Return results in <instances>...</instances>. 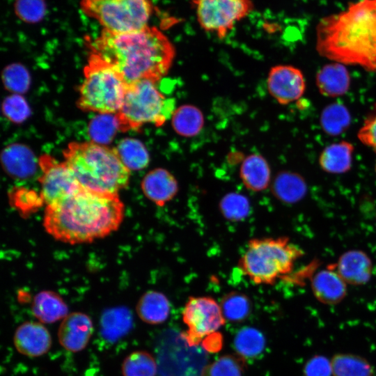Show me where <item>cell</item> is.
I'll return each mask as SVG.
<instances>
[{
	"mask_svg": "<svg viewBox=\"0 0 376 376\" xmlns=\"http://www.w3.org/2000/svg\"><path fill=\"white\" fill-rule=\"evenodd\" d=\"M86 43L90 53L111 65L127 85L143 79L156 83L168 72L175 56L173 44L155 26L127 33L103 29L96 38H86Z\"/></svg>",
	"mask_w": 376,
	"mask_h": 376,
	"instance_id": "6da1fadb",
	"label": "cell"
},
{
	"mask_svg": "<svg viewBox=\"0 0 376 376\" xmlns=\"http://www.w3.org/2000/svg\"><path fill=\"white\" fill-rule=\"evenodd\" d=\"M124 211L118 194L100 193L80 187L46 206L44 227L49 235L63 242H91L116 230Z\"/></svg>",
	"mask_w": 376,
	"mask_h": 376,
	"instance_id": "7a4b0ae2",
	"label": "cell"
},
{
	"mask_svg": "<svg viewBox=\"0 0 376 376\" xmlns=\"http://www.w3.org/2000/svg\"><path fill=\"white\" fill-rule=\"evenodd\" d=\"M316 49L334 62L376 71V0H360L321 19L316 29Z\"/></svg>",
	"mask_w": 376,
	"mask_h": 376,
	"instance_id": "3957f363",
	"label": "cell"
},
{
	"mask_svg": "<svg viewBox=\"0 0 376 376\" xmlns=\"http://www.w3.org/2000/svg\"><path fill=\"white\" fill-rule=\"evenodd\" d=\"M65 162L81 187L96 192L118 194L130 180V170L116 148L95 142H72L63 151Z\"/></svg>",
	"mask_w": 376,
	"mask_h": 376,
	"instance_id": "277c9868",
	"label": "cell"
},
{
	"mask_svg": "<svg viewBox=\"0 0 376 376\" xmlns=\"http://www.w3.org/2000/svg\"><path fill=\"white\" fill-rule=\"evenodd\" d=\"M303 251L285 237L253 238L249 241L237 266L257 285H273L288 275Z\"/></svg>",
	"mask_w": 376,
	"mask_h": 376,
	"instance_id": "5b68a950",
	"label": "cell"
},
{
	"mask_svg": "<svg viewBox=\"0 0 376 376\" xmlns=\"http://www.w3.org/2000/svg\"><path fill=\"white\" fill-rule=\"evenodd\" d=\"M155 84L143 79L127 85L121 107L115 114L118 130H137L146 123L161 126L173 116L175 100L166 97Z\"/></svg>",
	"mask_w": 376,
	"mask_h": 376,
	"instance_id": "8992f818",
	"label": "cell"
},
{
	"mask_svg": "<svg viewBox=\"0 0 376 376\" xmlns=\"http://www.w3.org/2000/svg\"><path fill=\"white\" fill-rule=\"evenodd\" d=\"M78 107L84 111L116 114L120 109L127 84L109 63L90 53L84 68Z\"/></svg>",
	"mask_w": 376,
	"mask_h": 376,
	"instance_id": "52a82bcc",
	"label": "cell"
},
{
	"mask_svg": "<svg viewBox=\"0 0 376 376\" xmlns=\"http://www.w3.org/2000/svg\"><path fill=\"white\" fill-rule=\"evenodd\" d=\"M80 7L104 30L111 33L132 32L147 27L153 10L150 0H81Z\"/></svg>",
	"mask_w": 376,
	"mask_h": 376,
	"instance_id": "ba28073f",
	"label": "cell"
},
{
	"mask_svg": "<svg viewBox=\"0 0 376 376\" xmlns=\"http://www.w3.org/2000/svg\"><path fill=\"white\" fill-rule=\"evenodd\" d=\"M191 3L201 27L221 39L253 9L251 0H191Z\"/></svg>",
	"mask_w": 376,
	"mask_h": 376,
	"instance_id": "9c48e42d",
	"label": "cell"
},
{
	"mask_svg": "<svg viewBox=\"0 0 376 376\" xmlns=\"http://www.w3.org/2000/svg\"><path fill=\"white\" fill-rule=\"evenodd\" d=\"M187 329L185 338L189 346H196L207 336L217 331L226 323L221 307L208 296L190 297L182 312Z\"/></svg>",
	"mask_w": 376,
	"mask_h": 376,
	"instance_id": "30bf717a",
	"label": "cell"
},
{
	"mask_svg": "<svg viewBox=\"0 0 376 376\" xmlns=\"http://www.w3.org/2000/svg\"><path fill=\"white\" fill-rule=\"evenodd\" d=\"M41 176L40 196L46 205L56 203L77 190L81 185L65 162H60L49 155L39 159Z\"/></svg>",
	"mask_w": 376,
	"mask_h": 376,
	"instance_id": "8fae6325",
	"label": "cell"
},
{
	"mask_svg": "<svg viewBox=\"0 0 376 376\" xmlns=\"http://www.w3.org/2000/svg\"><path fill=\"white\" fill-rule=\"evenodd\" d=\"M271 95L281 104H288L299 99L305 91L304 75L289 65H278L271 68L267 77Z\"/></svg>",
	"mask_w": 376,
	"mask_h": 376,
	"instance_id": "7c38bea8",
	"label": "cell"
},
{
	"mask_svg": "<svg viewBox=\"0 0 376 376\" xmlns=\"http://www.w3.org/2000/svg\"><path fill=\"white\" fill-rule=\"evenodd\" d=\"M93 331L90 317L81 312H75L63 319L58 330V339L66 350L78 352L86 347Z\"/></svg>",
	"mask_w": 376,
	"mask_h": 376,
	"instance_id": "4fadbf2b",
	"label": "cell"
},
{
	"mask_svg": "<svg viewBox=\"0 0 376 376\" xmlns=\"http://www.w3.org/2000/svg\"><path fill=\"white\" fill-rule=\"evenodd\" d=\"M13 343L20 354L29 357H38L49 351L52 345V337L42 323L25 322L16 329Z\"/></svg>",
	"mask_w": 376,
	"mask_h": 376,
	"instance_id": "5bb4252c",
	"label": "cell"
},
{
	"mask_svg": "<svg viewBox=\"0 0 376 376\" xmlns=\"http://www.w3.org/2000/svg\"><path fill=\"white\" fill-rule=\"evenodd\" d=\"M178 188L174 175L162 168L148 172L141 182V189L146 197L160 207L174 198Z\"/></svg>",
	"mask_w": 376,
	"mask_h": 376,
	"instance_id": "9a60e30c",
	"label": "cell"
},
{
	"mask_svg": "<svg viewBox=\"0 0 376 376\" xmlns=\"http://www.w3.org/2000/svg\"><path fill=\"white\" fill-rule=\"evenodd\" d=\"M315 81L318 91L322 95L336 97L347 92L351 79L344 64L333 62L324 65L318 70Z\"/></svg>",
	"mask_w": 376,
	"mask_h": 376,
	"instance_id": "2e32d148",
	"label": "cell"
},
{
	"mask_svg": "<svg viewBox=\"0 0 376 376\" xmlns=\"http://www.w3.org/2000/svg\"><path fill=\"white\" fill-rule=\"evenodd\" d=\"M240 177L248 189L262 191L266 189L270 183V168L262 155L251 154L242 163Z\"/></svg>",
	"mask_w": 376,
	"mask_h": 376,
	"instance_id": "e0dca14e",
	"label": "cell"
},
{
	"mask_svg": "<svg viewBox=\"0 0 376 376\" xmlns=\"http://www.w3.org/2000/svg\"><path fill=\"white\" fill-rule=\"evenodd\" d=\"M312 289L316 298L327 304L338 303L346 293L345 281L337 272L331 269L318 273L313 280Z\"/></svg>",
	"mask_w": 376,
	"mask_h": 376,
	"instance_id": "ac0fdd59",
	"label": "cell"
},
{
	"mask_svg": "<svg viewBox=\"0 0 376 376\" xmlns=\"http://www.w3.org/2000/svg\"><path fill=\"white\" fill-rule=\"evenodd\" d=\"M171 304L165 295L150 290L144 293L136 305V313L140 319L149 324H159L169 318Z\"/></svg>",
	"mask_w": 376,
	"mask_h": 376,
	"instance_id": "d6986e66",
	"label": "cell"
},
{
	"mask_svg": "<svg viewBox=\"0 0 376 376\" xmlns=\"http://www.w3.org/2000/svg\"><path fill=\"white\" fill-rule=\"evenodd\" d=\"M31 310L41 323H53L68 315V308L63 299L52 291H42L33 298Z\"/></svg>",
	"mask_w": 376,
	"mask_h": 376,
	"instance_id": "ffe728a7",
	"label": "cell"
},
{
	"mask_svg": "<svg viewBox=\"0 0 376 376\" xmlns=\"http://www.w3.org/2000/svg\"><path fill=\"white\" fill-rule=\"evenodd\" d=\"M130 311L124 307L105 311L100 318V331L107 340L115 342L125 336L132 327Z\"/></svg>",
	"mask_w": 376,
	"mask_h": 376,
	"instance_id": "44dd1931",
	"label": "cell"
},
{
	"mask_svg": "<svg viewBox=\"0 0 376 376\" xmlns=\"http://www.w3.org/2000/svg\"><path fill=\"white\" fill-rule=\"evenodd\" d=\"M354 146L346 141H341L327 146L319 157L322 170L331 173H343L352 166Z\"/></svg>",
	"mask_w": 376,
	"mask_h": 376,
	"instance_id": "7402d4cb",
	"label": "cell"
},
{
	"mask_svg": "<svg viewBox=\"0 0 376 376\" xmlns=\"http://www.w3.org/2000/svg\"><path fill=\"white\" fill-rule=\"evenodd\" d=\"M337 269L336 272L345 283H361L368 280L370 263L364 253L352 251L340 258Z\"/></svg>",
	"mask_w": 376,
	"mask_h": 376,
	"instance_id": "603a6c76",
	"label": "cell"
},
{
	"mask_svg": "<svg viewBox=\"0 0 376 376\" xmlns=\"http://www.w3.org/2000/svg\"><path fill=\"white\" fill-rule=\"evenodd\" d=\"M6 171L12 176L25 178L32 175L36 171V162L33 154L22 146L8 148L2 156Z\"/></svg>",
	"mask_w": 376,
	"mask_h": 376,
	"instance_id": "cb8c5ba5",
	"label": "cell"
},
{
	"mask_svg": "<svg viewBox=\"0 0 376 376\" xmlns=\"http://www.w3.org/2000/svg\"><path fill=\"white\" fill-rule=\"evenodd\" d=\"M203 123L204 118L201 110L190 104L180 106L175 109L172 116L173 128L182 136L196 135L203 128Z\"/></svg>",
	"mask_w": 376,
	"mask_h": 376,
	"instance_id": "d4e9b609",
	"label": "cell"
},
{
	"mask_svg": "<svg viewBox=\"0 0 376 376\" xmlns=\"http://www.w3.org/2000/svg\"><path fill=\"white\" fill-rule=\"evenodd\" d=\"M320 121L325 133L330 136H338L350 126L351 115L343 103L333 102L324 108Z\"/></svg>",
	"mask_w": 376,
	"mask_h": 376,
	"instance_id": "484cf974",
	"label": "cell"
},
{
	"mask_svg": "<svg viewBox=\"0 0 376 376\" xmlns=\"http://www.w3.org/2000/svg\"><path fill=\"white\" fill-rule=\"evenodd\" d=\"M306 191V184L298 174L283 171L275 178L272 191L280 200L291 203L301 198Z\"/></svg>",
	"mask_w": 376,
	"mask_h": 376,
	"instance_id": "4316f807",
	"label": "cell"
},
{
	"mask_svg": "<svg viewBox=\"0 0 376 376\" xmlns=\"http://www.w3.org/2000/svg\"><path fill=\"white\" fill-rule=\"evenodd\" d=\"M334 376H373V368L365 359L354 354H338L331 360Z\"/></svg>",
	"mask_w": 376,
	"mask_h": 376,
	"instance_id": "83f0119b",
	"label": "cell"
},
{
	"mask_svg": "<svg viewBox=\"0 0 376 376\" xmlns=\"http://www.w3.org/2000/svg\"><path fill=\"white\" fill-rule=\"evenodd\" d=\"M116 148L122 162L130 170L143 169L149 163L148 152L145 146L139 140L123 139Z\"/></svg>",
	"mask_w": 376,
	"mask_h": 376,
	"instance_id": "f1b7e54d",
	"label": "cell"
},
{
	"mask_svg": "<svg viewBox=\"0 0 376 376\" xmlns=\"http://www.w3.org/2000/svg\"><path fill=\"white\" fill-rule=\"evenodd\" d=\"M157 365L153 356L147 351H134L122 363L123 376H156Z\"/></svg>",
	"mask_w": 376,
	"mask_h": 376,
	"instance_id": "f546056e",
	"label": "cell"
},
{
	"mask_svg": "<svg viewBox=\"0 0 376 376\" xmlns=\"http://www.w3.org/2000/svg\"><path fill=\"white\" fill-rule=\"evenodd\" d=\"M265 340L263 334L253 327H244L234 339V346L242 357H254L262 352Z\"/></svg>",
	"mask_w": 376,
	"mask_h": 376,
	"instance_id": "4dcf8cb0",
	"label": "cell"
},
{
	"mask_svg": "<svg viewBox=\"0 0 376 376\" xmlns=\"http://www.w3.org/2000/svg\"><path fill=\"white\" fill-rule=\"evenodd\" d=\"M226 320L240 322L245 320L251 312V301L244 294L232 292L227 294L220 304Z\"/></svg>",
	"mask_w": 376,
	"mask_h": 376,
	"instance_id": "1f68e13d",
	"label": "cell"
},
{
	"mask_svg": "<svg viewBox=\"0 0 376 376\" xmlns=\"http://www.w3.org/2000/svg\"><path fill=\"white\" fill-rule=\"evenodd\" d=\"M244 358L240 356L226 354L220 357L202 370L201 376H242L244 368Z\"/></svg>",
	"mask_w": 376,
	"mask_h": 376,
	"instance_id": "d6a6232c",
	"label": "cell"
},
{
	"mask_svg": "<svg viewBox=\"0 0 376 376\" xmlns=\"http://www.w3.org/2000/svg\"><path fill=\"white\" fill-rule=\"evenodd\" d=\"M219 207L222 215L232 221L244 219L250 212V203L248 198L236 192L227 194L222 197Z\"/></svg>",
	"mask_w": 376,
	"mask_h": 376,
	"instance_id": "836d02e7",
	"label": "cell"
},
{
	"mask_svg": "<svg viewBox=\"0 0 376 376\" xmlns=\"http://www.w3.org/2000/svg\"><path fill=\"white\" fill-rule=\"evenodd\" d=\"M91 121L89 134L93 142L109 143L118 130V123L115 114L100 113Z\"/></svg>",
	"mask_w": 376,
	"mask_h": 376,
	"instance_id": "e575fe53",
	"label": "cell"
},
{
	"mask_svg": "<svg viewBox=\"0 0 376 376\" xmlns=\"http://www.w3.org/2000/svg\"><path fill=\"white\" fill-rule=\"evenodd\" d=\"M14 11L22 21L35 24L40 22L47 13L45 0H15Z\"/></svg>",
	"mask_w": 376,
	"mask_h": 376,
	"instance_id": "d590c367",
	"label": "cell"
},
{
	"mask_svg": "<svg viewBox=\"0 0 376 376\" xmlns=\"http://www.w3.org/2000/svg\"><path fill=\"white\" fill-rule=\"evenodd\" d=\"M357 136L362 143L371 148L376 152V104L365 119Z\"/></svg>",
	"mask_w": 376,
	"mask_h": 376,
	"instance_id": "8d00e7d4",
	"label": "cell"
},
{
	"mask_svg": "<svg viewBox=\"0 0 376 376\" xmlns=\"http://www.w3.org/2000/svg\"><path fill=\"white\" fill-rule=\"evenodd\" d=\"M7 87L17 91H24L28 85V75L24 69L18 65L10 66L5 73Z\"/></svg>",
	"mask_w": 376,
	"mask_h": 376,
	"instance_id": "74e56055",
	"label": "cell"
},
{
	"mask_svg": "<svg viewBox=\"0 0 376 376\" xmlns=\"http://www.w3.org/2000/svg\"><path fill=\"white\" fill-rule=\"evenodd\" d=\"M304 373L305 376H331V361L324 357L315 356L307 361Z\"/></svg>",
	"mask_w": 376,
	"mask_h": 376,
	"instance_id": "f35d334b",
	"label": "cell"
},
{
	"mask_svg": "<svg viewBox=\"0 0 376 376\" xmlns=\"http://www.w3.org/2000/svg\"><path fill=\"white\" fill-rule=\"evenodd\" d=\"M4 111L6 116L11 120L18 121L27 116L28 107L20 97L12 96L6 100Z\"/></svg>",
	"mask_w": 376,
	"mask_h": 376,
	"instance_id": "ab89813d",
	"label": "cell"
},
{
	"mask_svg": "<svg viewBox=\"0 0 376 376\" xmlns=\"http://www.w3.org/2000/svg\"><path fill=\"white\" fill-rule=\"evenodd\" d=\"M375 172H376V164H375Z\"/></svg>",
	"mask_w": 376,
	"mask_h": 376,
	"instance_id": "60d3db41",
	"label": "cell"
}]
</instances>
